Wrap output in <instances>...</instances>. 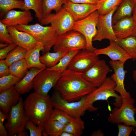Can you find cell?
I'll return each mask as SVG.
<instances>
[{
  "label": "cell",
  "mask_w": 136,
  "mask_h": 136,
  "mask_svg": "<svg viewBox=\"0 0 136 136\" xmlns=\"http://www.w3.org/2000/svg\"><path fill=\"white\" fill-rule=\"evenodd\" d=\"M61 98L69 102L77 101L97 87L86 80L83 73L67 69L54 87Z\"/></svg>",
  "instance_id": "1"
},
{
  "label": "cell",
  "mask_w": 136,
  "mask_h": 136,
  "mask_svg": "<svg viewBox=\"0 0 136 136\" xmlns=\"http://www.w3.org/2000/svg\"><path fill=\"white\" fill-rule=\"evenodd\" d=\"M24 104L28 120L37 125L44 127L53 110L51 98L48 95L42 96L35 92L28 96Z\"/></svg>",
  "instance_id": "2"
},
{
  "label": "cell",
  "mask_w": 136,
  "mask_h": 136,
  "mask_svg": "<svg viewBox=\"0 0 136 136\" xmlns=\"http://www.w3.org/2000/svg\"><path fill=\"white\" fill-rule=\"evenodd\" d=\"M18 30L27 32L32 35L38 42L42 43L44 54L49 52L54 45L58 36L54 29L51 26H44L41 24L17 25L14 26Z\"/></svg>",
  "instance_id": "3"
},
{
  "label": "cell",
  "mask_w": 136,
  "mask_h": 136,
  "mask_svg": "<svg viewBox=\"0 0 136 136\" xmlns=\"http://www.w3.org/2000/svg\"><path fill=\"white\" fill-rule=\"evenodd\" d=\"M116 84L110 77H107L104 82L91 92L84 96L85 102L91 111H96L97 108L93 106L95 101L99 100H107L110 97L115 98L114 105L119 107L122 105V98L114 90Z\"/></svg>",
  "instance_id": "4"
},
{
  "label": "cell",
  "mask_w": 136,
  "mask_h": 136,
  "mask_svg": "<svg viewBox=\"0 0 136 136\" xmlns=\"http://www.w3.org/2000/svg\"><path fill=\"white\" fill-rule=\"evenodd\" d=\"M24 101L20 97L18 103L13 106L8 113L7 121L5 124L8 135H17L18 133L24 131L28 119L24 107Z\"/></svg>",
  "instance_id": "5"
},
{
  "label": "cell",
  "mask_w": 136,
  "mask_h": 136,
  "mask_svg": "<svg viewBox=\"0 0 136 136\" xmlns=\"http://www.w3.org/2000/svg\"><path fill=\"white\" fill-rule=\"evenodd\" d=\"M134 99H122V105L119 107H115L112 111L108 120L113 124H123L136 127V120L134 117L136 108L134 106Z\"/></svg>",
  "instance_id": "6"
},
{
  "label": "cell",
  "mask_w": 136,
  "mask_h": 136,
  "mask_svg": "<svg viewBox=\"0 0 136 136\" xmlns=\"http://www.w3.org/2000/svg\"><path fill=\"white\" fill-rule=\"evenodd\" d=\"M86 48V42L84 36L80 32L73 30L58 36L53 47L54 52H64L84 50Z\"/></svg>",
  "instance_id": "7"
},
{
  "label": "cell",
  "mask_w": 136,
  "mask_h": 136,
  "mask_svg": "<svg viewBox=\"0 0 136 136\" xmlns=\"http://www.w3.org/2000/svg\"><path fill=\"white\" fill-rule=\"evenodd\" d=\"M99 14L97 11L92 13L86 17L76 21L72 30L81 33L86 42V49L93 51L96 48L92 45L93 40L97 33V26Z\"/></svg>",
  "instance_id": "8"
},
{
  "label": "cell",
  "mask_w": 136,
  "mask_h": 136,
  "mask_svg": "<svg viewBox=\"0 0 136 136\" xmlns=\"http://www.w3.org/2000/svg\"><path fill=\"white\" fill-rule=\"evenodd\" d=\"M75 21L71 15L62 6L57 13H51L45 18L40 24H50L58 36L72 30Z\"/></svg>",
  "instance_id": "9"
},
{
  "label": "cell",
  "mask_w": 136,
  "mask_h": 136,
  "mask_svg": "<svg viewBox=\"0 0 136 136\" xmlns=\"http://www.w3.org/2000/svg\"><path fill=\"white\" fill-rule=\"evenodd\" d=\"M51 99L54 108L62 110L73 117H80L86 111H90L85 102L84 96L79 100L69 102L62 99L59 92L56 90Z\"/></svg>",
  "instance_id": "10"
},
{
  "label": "cell",
  "mask_w": 136,
  "mask_h": 136,
  "mask_svg": "<svg viewBox=\"0 0 136 136\" xmlns=\"http://www.w3.org/2000/svg\"><path fill=\"white\" fill-rule=\"evenodd\" d=\"M61 74L47 68L39 72L33 80L35 92L41 96H47L49 91L55 86Z\"/></svg>",
  "instance_id": "11"
},
{
  "label": "cell",
  "mask_w": 136,
  "mask_h": 136,
  "mask_svg": "<svg viewBox=\"0 0 136 136\" xmlns=\"http://www.w3.org/2000/svg\"><path fill=\"white\" fill-rule=\"evenodd\" d=\"M98 56L94 51L80 50L73 57L67 69L83 73L99 60Z\"/></svg>",
  "instance_id": "12"
},
{
  "label": "cell",
  "mask_w": 136,
  "mask_h": 136,
  "mask_svg": "<svg viewBox=\"0 0 136 136\" xmlns=\"http://www.w3.org/2000/svg\"><path fill=\"white\" fill-rule=\"evenodd\" d=\"M117 8H115L108 14L99 15L97 26V33L93 41H101L105 39H108L110 41H117L118 39L113 28L112 18Z\"/></svg>",
  "instance_id": "13"
},
{
  "label": "cell",
  "mask_w": 136,
  "mask_h": 136,
  "mask_svg": "<svg viewBox=\"0 0 136 136\" xmlns=\"http://www.w3.org/2000/svg\"><path fill=\"white\" fill-rule=\"evenodd\" d=\"M111 70L103 59L98 60L90 68L83 73L85 79L97 87L105 81L108 73Z\"/></svg>",
  "instance_id": "14"
},
{
  "label": "cell",
  "mask_w": 136,
  "mask_h": 136,
  "mask_svg": "<svg viewBox=\"0 0 136 136\" xmlns=\"http://www.w3.org/2000/svg\"><path fill=\"white\" fill-rule=\"evenodd\" d=\"M109 63L114 71L111 77L116 83L115 90L119 93L122 99L131 98L130 93L125 88L124 82L127 71L124 69V64L118 61L111 60Z\"/></svg>",
  "instance_id": "15"
},
{
  "label": "cell",
  "mask_w": 136,
  "mask_h": 136,
  "mask_svg": "<svg viewBox=\"0 0 136 136\" xmlns=\"http://www.w3.org/2000/svg\"><path fill=\"white\" fill-rule=\"evenodd\" d=\"M63 6L71 15L75 21L85 18L99 8L97 4H80L66 1Z\"/></svg>",
  "instance_id": "16"
},
{
  "label": "cell",
  "mask_w": 136,
  "mask_h": 136,
  "mask_svg": "<svg viewBox=\"0 0 136 136\" xmlns=\"http://www.w3.org/2000/svg\"><path fill=\"white\" fill-rule=\"evenodd\" d=\"M8 31L12 38L13 43L27 51L34 48L38 42L29 33L20 31L14 26L7 27Z\"/></svg>",
  "instance_id": "17"
},
{
  "label": "cell",
  "mask_w": 136,
  "mask_h": 136,
  "mask_svg": "<svg viewBox=\"0 0 136 136\" xmlns=\"http://www.w3.org/2000/svg\"><path fill=\"white\" fill-rule=\"evenodd\" d=\"M33 17L30 10H12L7 13L0 21L7 26L17 25H27L32 21Z\"/></svg>",
  "instance_id": "18"
},
{
  "label": "cell",
  "mask_w": 136,
  "mask_h": 136,
  "mask_svg": "<svg viewBox=\"0 0 136 136\" xmlns=\"http://www.w3.org/2000/svg\"><path fill=\"white\" fill-rule=\"evenodd\" d=\"M97 55H104L113 60H117L124 63L131 58L128 55L117 43L110 41L109 45L102 48L96 49L94 51Z\"/></svg>",
  "instance_id": "19"
},
{
  "label": "cell",
  "mask_w": 136,
  "mask_h": 136,
  "mask_svg": "<svg viewBox=\"0 0 136 136\" xmlns=\"http://www.w3.org/2000/svg\"><path fill=\"white\" fill-rule=\"evenodd\" d=\"M14 86L0 92V110L6 114L18 103L21 94L16 90Z\"/></svg>",
  "instance_id": "20"
},
{
  "label": "cell",
  "mask_w": 136,
  "mask_h": 136,
  "mask_svg": "<svg viewBox=\"0 0 136 136\" xmlns=\"http://www.w3.org/2000/svg\"><path fill=\"white\" fill-rule=\"evenodd\" d=\"M136 22L132 16L123 19L113 25L115 35L118 39L132 35Z\"/></svg>",
  "instance_id": "21"
},
{
  "label": "cell",
  "mask_w": 136,
  "mask_h": 136,
  "mask_svg": "<svg viewBox=\"0 0 136 136\" xmlns=\"http://www.w3.org/2000/svg\"><path fill=\"white\" fill-rule=\"evenodd\" d=\"M40 69L32 67L28 71L25 76L14 86L16 90L21 94L28 92L33 88V80L37 75L46 69Z\"/></svg>",
  "instance_id": "22"
},
{
  "label": "cell",
  "mask_w": 136,
  "mask_h": 136,
  "mask_svg": "<svg viewBox=\"0 0 136 136\" xmlns=\"http://www.w3.org/2000/svg\"><path fill=\"white\" fill-rule=\"evenodd\" d=\"M44 49V46L41 42H38L37 46L33 49L27 51L25 59L28 69L35 67L40 69L46 68L40 60V53Z\"/></svg>",
  "instance_id": "23"
},
{
  "label": "cell",
  "mask_w": 136,
  "mask_h": 136,
  "mask_svg": "<svg viewBox=\"0 0 136 136\" xmlns=\"http://www.w3.org/2000/svg\"><path fill=\"white\" fill-rule=\"evenodd\" d=\"M133 7V0H122L113 15V25L123 19L132 16Z\"/></svg>",
  "instance_id": "24"
},
{
  "label": "cell",
  "mask_w": 136,
  "mask_h": 136,
  "mask_svg": "<svg viewBox=\"0 0 136 136\" xmlns=\"http://www.w3.org/2000/svg\"><path fill=\"white\" fill-rule=\"evenodd\" d=\"M116 43L131 57L133 61L136 60V37L132 35L118 39Z\"/></svg>",
  "instance_id": "25"
},
{
  "label": "cell",
  "mask_w": 136,
  "mask_h": 136,
  "mask_svg": "<svg viewBox=\"0 0 136 136\" xmlns=\"http://www.w3.org/2000/svg\"><path fill=\"white\" fill-rule=\"evenodd\" d=\"M85 128L84 122L79 117H73L65 125L63 131L68 132L73 136H80Z\"/></svg>",
  "instance_id": "26"
},
{
  "label": "cell",
  "mask_w": 136,
  "mask_h": 136,
  "mask_svg": "<svg viewBox=\"0 0 136 136\" xmlns=\"http://www.w3.org/2000/svg\"><path fill=\"white\" fill-rule=\"evenodd\" d=\"M67 53L59 51L53 52L49 51L40 56V60L47 68L51 67L56 65Z\"/></svg>",
  "instance_id": "27"
},
{
  "label": "cell",
  "mask_w": 136,
  "mask_h": 136,
  "mask_svg": "<svg viewBox=\"0 0 136 136\" xmlns=\"http://www.w3.org/2000/svg\"><path fill=\"white\" fill-rule=\"evenodd\" d=\"M24 3L22 0H0V16H4L15 9L24 10Z\"/></svg>",
  "instance_id": "28"
},
{
  "label": "cell",
  "mask_w": 136,
  "mask_h": 136,
  "mask_svg": "<svg viewBox=\"0 0 136 136\" xmlns=\"http://www.w3.org/2000/svg\"><path fill=\"white\" fill-rule=\"evenodd\" d=\"M24 10H33L36 17L41 23L44 19L42 0H24Z\"/></svg>",
  "instance_id": "29"
},
{
  "label": "cell",
  "mask_w": 136,
  "mask_h": 136,
  "mask_svg": "<svg viewBox=\"0 0 136 136\" xmlns=\"http://www.w3.org/2000/svg\"><path fill=\"white\" fill-rule=\"evenodd\" d=\"M66 1V0H42L44 19L50 14L53 10L57 13Z\"/></svg>",
  "instance_id": "30"
},
{
  "label": "cell",
  "mask_w": 136,
  "mask_h": 136,
  "mask_svg": "<svg viewBox=\"0 0 136 136\" xmlns=\"http://www.w3.org/2000/svg\"><path fill=\"white\" fill-rule=\"evenodd\" d=\"M28 69L25 59L15 62L9 66L10 74L21 79L25 76Z\"/></svg>",
  "instance_id": "31"
},
{
  "label": "cell",
  "mask_w": 136,
  "mask_h": 136,
  "mask_svg": "<svg viewBox=\"0 0 136 136\" xmlns=\"http://www.w3.org/2000/svg\"><path fill=\"white\" fill-rule=\"evenodd\" d=\"M80 50H73L67 52L66 54L61 58L56 65L52 67L47 68L62 74L67 69V67L73 57Z\"/></svg>",
  "instance_id": "32"
},
{
  "label": "cell",
  "mask_w": 136,
  "mask_h": 136,
  "mask_svg": "<svg viewBox=\"0 0 136 136\" xmlns=\"http://www.w3.org/2000/svg\"><path fill=\"white\" fill-rule=\"evenodd\" d=\"M65 125L58 121L49 119L44 125V130L47 135L59 136Z\"/></svg>",
  "instance_id": "33"
},
{
  "label": "cell",
  "mask_w": 136,
  "mask_h": 136,
  "mask_svg": "<svg viewBox=\"0 0 136 136\" xmlns=\"http://www.w3.org/2000/svg\"><path fill=\"white\" fill-rule=\"evenodd\" d=\"M122 0H99L97 3L99 6L97 11L99 15H105L118 8Z\"/></svg>",
  "instance_id": "34"
},
{
  "label": "cell",
  "mask_w": 136,
  "mask_h": 136,
  "mask_svg": "<svg viewBox=\"0 0 136 136\" xmlns=\"http://www.w3.org/2000/svg\"><path fill=\"white\" fill-rule=\"evenodd\" d=\"M27 52L26 49L17 46L9 53L5 60L9 66L14 62L25 59Z\"/></svg>",
  "instance_id": "35"
},
{
  "label": "cell",
  "mask_w": 136,
  "mask_h": 136,
  "mask_svg": "<svg viewBox=\"0 0 136 136\" xmlns=\"http://www.w3.org/2000/svg\"><path fill=\"white\" fill-rule=\"evenodd\" d=\"M21 79L11 74L0 77V92L15 86Z\"/></svg>",
  "instance_id": "36"
},
{
  "label": "cell",
  "mask_w": 136,
  "mask_h": 136,
  "mask_svg": "<svg viewBox=\"0 0 136 136\" xmlns=\"http://www.w3.org/2000/svg\"><path fill=\"white\" fill-rule=\"evenodd\" d=\"M73 118L64 111L54 108L52 111L50 119L66 125L71 121Z\"/></svg>",
  "instance_id": "37"
},
{
  "label": "cell",
  "mask_w": 136,
  "mask_h": 136,
  "mask_svg": "<svg viewBox=\"0 0 136 136\" xmlns=\"http://www.w3.org/2000/svg\"><path fill=\"white\" fill-rule=\"evenodd\" d=\"M36 125L32 121L28 120L26 124L25 128L29 131L30 136H42L44 127Z\"/></svg>",
  "instance_id": "38"
},
{
  "label": "cell",
  "mask_w": 136,
  "mask_h": 136,
  "mask_svg": "<svg viewBox=\"0 0 136 136\" xmlns=\"http://www.w3.org/2000/svg\"><path fill=\"white\" fill-rule=\"evenodd\" d=\"M7 26L0 21V41L9 44L13 43L11 36L7 29Z\"/></svg>",
  "instance_id": "39"
},
{
  "label": "cell",
  "mask_w": 136,
  "mask_h": 136,
  "mask_svg": "<svg viewBox=\"0 0 136 136\" xmlns=\"http://www.w3.org/2000/svg\"><path fill=\"white\" fill-rule=\"evenodd\" d=\"M118 129V136H129L132 131L134 127L123 124H117Z\"/></svg>",
  "instance_id": "40"
},
{
  "label": "cell",
  "mask_w": 136,
  "mask_h": 136,
  "mask_svg": "<svg viewBox=\"0 0 136 136\" xmlns=\"http://www.w3.org/2000/svg\"><path fill=\"white\" fill-rule=\"evenodd\" d=\"M17 46L15 44H9L7 46L0 49V59H5L9 53Z\"/></svg>",
  "instance_id": "41"
},
{
  "label": "cell",
  "mask_w": 136,
  "mask_h": 136,
  "mask_svg": "<svg viewBox=\"0 0 136 136\" xmlns=\"http://www.w3.org/2000/svg\"><path fill=\"white\" fill-rule=\"evenodd\" d=\"M6 114L0 110V135L7 136L8 132L4 124L5 120L7 119V116Z\"/></svg>",
  "instance_id": "42"
},
{
  "label": "cell",
  "mask_w": 136,
  "mask_h": 136,
  "mask_svg": "<svg viewBox=\"0 0 136 136\" xmlns=\"http://www.w3.org/2000/svg\"><path fill=\"white\" fill-rule=\"evenodd\" d=\"M10 74L9 66L5 60H0V77L8 75Z\"/></svg>",
  "instance_id": "43"
},
{
  "label": "cell",
  "mask_w": 136,
  "mask_h": 136,
  "mask_svg": "<svg viewBox=\"0 0 136 136\" xmlns=\"http://www.w3.org/2000/svg\"><path fill=\"white\" fill-rule=\"evenodd\" d=\"M75 3L97 4L99 0H66Z\"/></svg>",
  "instance_id": "44"
},
{
  "label": "cell",
  "mask_w": 136,
  "mask_h": 136,
  "mask_svg": "<svg viewBox=\"0 0 136 136\" xmlns=\"http://www.w3.org/2000/svg\"><path fill=\"white\" fill-rule=\"evenodd\" d=\"M104 135L101 130L100 129H98L93 132L91 135L92 136H103Z\"/></svg>",
  "instance_id": "45"
},
{
  "label": "cell",
  "mask_w": 136,
  "mask_h": 136,
  "mask_svg": "<svg viewBox=\"0 0 136 136\" xmlns=\"http://www.w3.org/2000/svg\"><path fill=\"white\" fill-rule=\"evenodd\" d=\"M134 7L132 16L136 22V0H133Z\"/></svg>",
  "instance_id": "46"
},
{
  "label": "cell",
  "mask_w": 136,
  "mask_h": 136,
  "mask_svg": "<svg viewBox=\"0 0 136 136\" xmlns=\"http://www.w3.org/2000/svg\"><path fill=\"white\" fill-rule=\"evenodd\" d=\"M59 136H73L71 133L63 131L60 134Z\"/></svg>",
  "instance_id": "47"
},
{
  "label": "cell",
  "mask_w": 136,
  "mask_h": 136,
  "mask_svg": "<svg viewBox=\"0 0 136 136\" xmlns=\"http://www.w3.org/2000/svg\"><path fill=\"white\" fill-rule=\"evenodd\" d=\"M17 135L18 136H28V133L24 131L20 132L17 134Z\"/></svg>",
  "instance_id": "48"
},
{
  "label": "cell",
  "mask_w": 136,
  "mask_h": 136,
  "mask_svg": "<svg viewBox=\"0 0 136 136\" xmlns=\"http://www.w3.org/2000/svg\"><path fill=\"white\" fill-rule=\"evenodd\" d=\"M9 44L5 43H3L2 42H1L0 43V49L3 48H4L7 46H8V45H9Z\"/></svg>",
  "instance_id": "49"
},
{
  "label": "cell",
  "mask_w": 136,
  "mask_h": 136,
  "mask_svg": "<svg viewBox=\"0 0 136 136\" xmlns=\"http://www.w3.org/2000/svg\"><path fill=\"white\" fill-rule=\"evenodd\" d=\"M133 77L134 81L136 82V66L135 70L133 71Z\"/></svg>",
  "instance_id": "50"
},
{
  "label": "cell",
  "mask_w": 136,
  "mask_h": 136,
  "mask_svg": "<svg viewBox=\"0 0 136 136\" xmlns=\"http://www.w3.org/2000/svg\"><path fill=\"white\" fill-rule=\"evenodd\" d=\"M132 35L133 36L136 37V23Z\"/></svg>",
  "instance_id": "51"
}]
</instances>
